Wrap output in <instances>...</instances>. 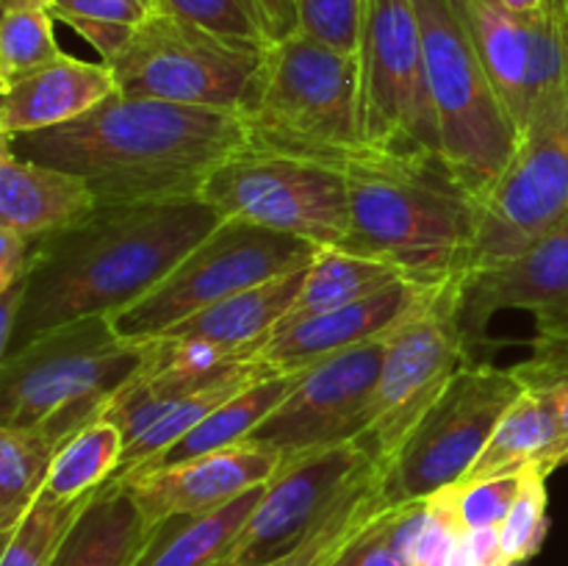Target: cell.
<instances>
[{"instance_id":"obj_32","label":"cell","mask_w":568,"mask_h":566,"mask_svg":"<svg viewBox=\"0 0 568 566\" xmlns=\"http://www.w3.org/2000/svg\"><path fill=\"white\" fill-rule=\"evenodd\" d=\"M50 9H3L0 17V92L64 55Z\"/></svg>"},{"instance_id":"obj_23","label":"cell","mask_w":568,"mask_h":566,"mask_svg":"<svg viewBox=\"0 0 568 566\" xmlns=\"http://www.w3.org/2000/svg\"><path fill=\"white\" fill-rule=\"evenodd\" d=\"M303 277L305 270H300L277 277V281L244 289V292L220 300L200 314L178 322L161 336L203 338V342L231 350V353L255 355V350L283 325L300 286H303Z\"/></svg>"},{"instance_id":"obj_15","label":"cell","mask_w":568,"mask_h":566,"mask_svg":"<svg viewBox=\"0 0 568 566\" xmlns=\"http://www.w3.org/2000/svg\"><path fill=\"white\" fill-rule=\"evenodd\" d=\"M375 464L355 438L286 455L227 564L261 566L292 549Z\"/></svg>"},{"instance_id":"obj_3","label":"cell","mask_w":568,"mask_h":566,"mask_svg":"<svg viewBox=\"0 0 568 566\" xmlns=\"http://www.w3.org/2000/svg\"><path fill=\"white\" fill-rule=\"evenodd\" d=\"M349 233L342 250L388 264L422 289L469 275L483 203L442 155L364 148L344 164Z\"/></svg>"},{"instance_id":"obj_48","label":"cell","mask_w":568,"mask_h":566,"mask_svg":"<svg viewBox=\"0 0 568 566\" xmlns=\"http://www.w3.org/2000/svg\"><path fill=\"white\" fill-rule=\"evenodd\" d=\"M549 6H552V3H549ZM555 9L560 11V17H564V26H566V31H568V0H566V3L555 6Z\"/></svg>"},{"instance_id":"obj_22","label":"cell","mask_w":568,"mask_h":566,"mask_svg":"<svg viewBox=\"0 0 568 566\" xmlns=\"http://www.w3.org/2000/svg\"><path fill=\"white\" fill-rule=\"evenodd\" d=\"M98 205L81 175L20 159L9 144L0 150V228L39 242L81 222Z\"/></svg>"},{"instance_id":"obj_10","label":"cell","mask_w":568,"mask_h":566,"mask_svg":"<svg viewBox=\"0 0 568 566\" xmlns=\"http://www.w3.org/2000/svg\"><path fill=\"white\" fill-rule=\"evenodd\" d=\"M200 198L222 220H244L342 247L349 233L347 172L338 164L247 144L216 166Z\"/></svg>"},{"instance_id":"obj_29","label":"cell","mask_w":568,"mask_h":566,"mask_svg":"<svg viewBox=\"0 0 568 566\" xmlns=\"http://www.w3.org/2000/svg\"><path fill=\"white\" fill-rule=\"evenodd\" d=\"M388 503L392 499L386 494V469L375 464L292 549L261 566H331Z\"/></svg>"},{"instance_id":"obj_25","label":"cell","mask_w":568,"mask_h":566,"mask_svg":"<svg viewBox=\"0 0 568 566\" xmlns=\"http://www.w3.org/2000/svg\"><path fill=\"white\" fill-rule=\"evenodd\" d=\"M264 486L203 514H178L153 525L148 547L136 566H220L231 558L244 527L253 519Z\"/></svg>"},{"instance_id":"obj_39","label":"cell","mask_w":568,"mask_h":566,"mask_svg":"<svg viewBox=\"0 0 568 566\" xmlns=\"http://www.w3.org/2000/svg\"><path fill=\"white\" fill-rule=\"evenodd\" d=\"M331 566H410L394 542V503H388Z\"/></svg>"},{"instance_id":"obj_36","label":"cell","mask_w":568,"mask_h":566,"mask_svg":"<svg viewBox=\"0 0 568 566\" xmlns=\"http://www.w3.org/2000/svg\"><path fill=\"white\" fill-rule=\"evenodd\" d=\"M510 370L525 392L541 397L555 411L568 449V338L536 336L530 358Z\"/></svg>"},{"instance_id":"obj_34","label":"cell","mask_w":568,"mask_h":566,"mask_svg":"<svg viewBox=\"0 0 568 566\" xmlns=\"http://www.w3.org/2000/svg\"><path fill=\"white\" fill-rule=\"evenodd\" d=\"M525 475L527 469L514 472V475L486 477V481H458L455 486L442 488L438 497L444 499L464 533L499 527L508 516L510 505L519 497Z\"/></svg>"},{"instance_id":"obj_53","label":"cell","mask_w":568,"mask_h":566,"mask_svg":"<svg viewBox=\"0 0 568 566\" xmlns=\"http://www.w3.org/2000/svg\"><path fill=\"white\" fill-rule=\"evenodd\" d=\"M220 566H231V564H227V560H225V564H220Z\"/></svg>"},{"instance_id":"obj_41","label":"cell","mask_w":568,"mask_h":566,"mask_svg":"<svg viewBox=\"0 0 568 566\" xmlns=\"http://www.w3.org/2000/svg\"><path fill=\"white\" fill-rule=\"evenodd\" d=\"M61 22H67L78 37L87 39V42L98 50L103 64H109V61L125 48L128 39L133 37V31H136L133 26H120V22H103V20H81V17H67V20Z\"/></svg>"},{"instance_id":"obj_16","label":"cell","mask_w":568,"mask_h":566,"mask_svg":"<svg viewBox=\"0 0 568 566\" xmlns=\"http://www.w3.org/2000/svg\"><path fill=\"white\" fill-rule=\"evenodd\" d=\"M386 338L344 350L311 366L303 383L244 442L275 449L281 458L325 444L358 442L386 355Z\"/></svg>"},{"instance_id":"obj_31","label":"cell","mask_w":568,"mask_h":566,"mask_svg":"<svg viewBox=\"0 0 568 566\" xmlns=\"http://www.w3.org/2000/svg\"><path fill=\"white\" fill-rule=\"evenodd\" d=\"M98 494V492H94ZM94 494L81 499H59L53 494L42 492L33 499L14 530L3 536V555L0 566H50L55 553L64 544L67 533L83 514Z\"/></svg>"},{"instance_id":"obj_21","label":"cell","mask_w":568,"mask_h":566,"mask_svg":"<svg viewBox=\"0 0 568 566\" xmlns=\"http://www.w3.org/2000/svg\"><path fill=\"white\" fill-rule=\"evenodd\" d=\"M116 92L114 72L103 61L61 55L53 64L31 72L3 92L0 137L44 131L78 120Z\"/></svg>"},{"instance_id":"obj_6","label":"cell","mask_w":568,"mask_h":566,"mask_svg":"<svg viewBox=\"0 0 568 566\" xmlns=\"http://www.w3.org/2000/svg\"><path fill=\"white\" fill-rule=\"evenodd\" d=\"M320 244L244 220H222L142 300L111 316L116 333L150 342L244 289L305 270Z\"/></svg>"},{"instance_id":"obj_52","label":"cell","mask_w":568,"mask_h":566,"mask_svg":"<svg viewBox=\"0 0 568 566\" xmlns=\"http://www.w3.org/2000/svg\"><path fill=\"white\" fill-rule=\"evenodd\" d=\"M144 3H150V6H153V0H144Z\"/></svg>"},{"instance_id":"obj_38","label":"cell","mask_w":568,"mask_h":566,"mask_svg":"<svg viewBox=\"0 0 568 566\" xmlns=\"http://www.w3.org/2000/svg\"><path fill=\"white\" fill-rule=\"evenodd\" d=\"M466 533L460 530V525L455 522V516L449 514V508L444 505V499L438 494L427 497V516L425 525H422L419 536H416L414 547H410L408 564L410 566H449L455 549H458L460 538Z\"/></svg>"},{"instance_id":"obj_18","label":"cell","mask_w":568,"mask_h":566,"mask_svg":"<svg viewBox=\"0 0 568 566\" xmlns=\"http://www.w3.org/2000/svg\"><path fill=\"white\" fill-rule=\"evenodd\" d=\"M281 461L275 449L239 442L233 447L200 455V458L159 466L148 475L125 481L122 486L131 492L150 525H159L178 514L214 511L242 497L250 488L264 486L272 481Z\"/></svg>"},{"instance_id":"obj_46","label":"cell","mask_w":568,"mask_h":566,"mask_svg":"<svg viewBox=\"0 0 568 566\" xmlns=\"http://www.w3.org/2000/svg\"><path fill=\"white\" fill-rule=\"evenodd\" d=\"M497 3L516 11V14H536V11L547 9L549 0H497Z\"/></svg>"},{"instance_id":"obj_42","label":"cell","mask_w":568,"mask_h":566,"mask_svg":"<svg viewBox=\"0 0 568 566\" xmlns=\"http://www.w3.org/2000/svg\"><path fill=\"white\" fill-rule=\"evenodd\" d=\"M33 250H37V242L9 228H0V292L28 277L33 266Z\"/></svg>"},{"instance_id":"obj_12","label":"cell","mask_w":568,"mask_h":566,"mask_svg":"<svg viewBox=\"0 0 568 566\" xmlns=\"http://www.w3.org/2000/svg\"><path fill=\"white\" fill-rule=\"evenodd\" d=\"M521 392L510 366L488 361L460 366L394 455L386 469L388 499L416 503L464 481Z\"/></svg>"},{"instance_id":"obj_17","label":"cell","mask_w":568,"mask_h":566,"mask_svg":"<svg viewBox=\"0 0 568 566\" xmlns=\"http://www.w3.org/2000/svg\"><path fill=\"white\" fill-rule=\"evenodd\" d=\"M458 305L471 353L499 311H530L536 322L568 314V214L514 259L460 277Z\"/></svg>"},{"instance_id":"obj_4","label":"cell","mask_w":568,"mask_h":566,"mask_svg":"<svg viewBox=\"0 0 568 566\" xmlns=\"http://www.w3.org/2000/svg\"><path fill=\"white\" fill-rule=\"evenodd\" d=\"M242 120L253 148L344 166L364 150L358 55L303 31L272 42Z\"/></svg>"},{"instance_id":"obj_30","label":"cell","mask_w":568,"mask_h":566,"mask_svg":"<svg viewBox=\"0 0 568 566\" xmlns=\"http://www.w3.org/2000/svg\"><path fill=\"white\" fill-rule=\"evenodd\" d=\"M125 455V436L109 416H94L55 455L42 492L59 499H81L116 475Z\"/></svg>"},{"instance_id":"obj_33","label":"cell","mask_w":568,"mask_h":566,"mask_svg":"<svg viewBox=\"0 0 568 566\" xmlns=\"http://www.w3.org/2000/svg\"><path fill=\"white\" fill-rule=\"evenodd\" d=\"M153 11L250 44H272L261 0H153Z\"/></svg>"},{"instance_id":"obj_50","label":"cell","mask_w":568,"mask_h":566,"mask_svg":"<svg viewBox=\"0 0 568 566\" xmlns=\"http://www.w3.org/2000/svg\"><path fill=\"white\" fill-rule=\"evenodd\" d=\"M564 464H568V449L564 453V458H560V466H564Z\"/></svg>"},{"instance_id":"obj_2","label":"cell","mask_w":568,"mask_h":566,"mask_svg":"<svg viewBox=\"0 0 568 566\" xmlns=\"http://www.w3.org/2000/svg\"><path fill=\"white\" fill-rule=\"evenodd\" d=\"M220 222L203 198L98 203L81 222L39 239L6 355L53 327L116 316L159 286Z\"/></svg>"},{"instance_id":"obj_24","label":"cell","mask_w":568,"mask_h":566,"mask_svg":"<svg viewBox=\"0 0 568 566\" xmlns=\"http://www.w3.org/2000/svg\"><path fill=\"white\" fill-rule=\"evenodd\" d=\"M153 525L122 483H105L83 508L50 566H136Z\"/></svg>"},{"instance_id":"obj_49","label":"cell","mask_w":568,"mask_h":566,"mask_svg":"<svg viewBox=\"0 0 568 566\" xmlns=\"http://www.w3.org/2000/svg\"><path fill=\"white\" fill-rule=\"evenodd\" d=\"M508 566H530V560H514V564H508Z\"/></svg>"},{"instance_id":"obj_44","label":"cell","mask_w":568,"mask_h":566,"mask_svg":"<svg viewBox=\"0 0 568 566\" xmlns=\"http://www.w3.org/2000/svg\"><path fill=\"white\" fill-rule=\"evenodd\" d=\"M261 6H264L266 22H270L272 42H281L300 31L297 0H261Z\"/></svg>"},{"instance_id":"obj_35","label":"cell","mask_w":568,"mask_h":566,"mask_svg":"<svg viewBox=\"0 0 568 566\" xmlns=\"http://www.w3.org/2000/svg\"><path fill=\"white\" fill-rule=\"evenodd\" d=\"M547 472H541L538 466L527 469L519 497H516L508 516L499 525V547H503V555L508 558V564H514V560H530L532 555H538L544 538H547Z\"/></svg>"},{"instance_id":"obj_14","label":"cell","mask_w":568,"mask_h":566,"mask_svg":"<svg viewBox=\"0 0 568 566\" xmlns=\"http://www.w3.org/2000/svg\"><path fill=\"white\" fill-rule=\"evenodd\" d=\"M475 48L519 137L541 100L568 81V31L555 6L516 14L497 0H458Z\"/></svg>"},{"instance_id":"obj_20","label":"cell","mask_w":568,"mask_h":566,"mask_svg":"<svg viewBox=\"0 0 568 566\" xmlns=\"http://www.w3.org/2000/svg\"><path fill=\"white\" fill-rule=\"evenodd\" d=\"M109 400H78L31 425L0 427V538L14 530L42 494L59 449L94 416L103 414Z\"/></svg>"},{"instance_id":"obj_40","label":"cell","mask_w":568,"mask_h":566,"mask_svg":"<svg viewBox=\"0 0 568 566\" xmlns=\"http://www.w3.org/2000/svg\"><path fill=\"white\" fill-rule=\"evenodd\" d=\"M50 11L55 20L81 17V20L120 22V26L139 28L153 14V6L144 0H53Z\"/></svg>"},{"instance_id":"obj_19","label":"cell","mask_w":568,"mask_h":566,"mask_svg":"<svg viewBox=\"0 0 568 566\" xmlns=\"http://www.w3.org/2000/svg\"><path fill=\"white\" fill-rule=\"evenodd\" d=\"M430 289L397 281L372 297L349 303L344 309L311 316L297 325L277 331L255 350L253 358L272 372L311 370L344 350L361 347L366 342L388 336L394 327L419 305Z\"/></svg>"},{"instance_id":"obj_27","label":"cell","mask_w":568,"mask_h":566,"mask_svg":"<svg viewBox=\"0 0 568 566\" xmlns=\"http://www.w3.org/2000/svg\"><path fill=\"white\" fill-rule=\"evenodd\" d=\"M308 375V370L297 372H270V375L258 377V381L250 383L247 388H242L239 394L227 397L225 403L216 405L197 427L186 433L178 444H172L166 453H161L159 458H153L150 464H144L142 469L133 472L125 481H133L139 475H148V472L159 469V466H172L181 464V461L200 458V455L216 453V449L233 447V444L244 442L294 388L303 383V377ZM120 481V483H125Z\"/></svg>"},{"instance_id":"obj_13","label":"cell","mask_w":568,"mask_h":566,"mask_svg":"<svg viewBox=\"0 0 568 566\" xmlns=\"http://www.w3.org/2000/svg\"><path fill=\"white\" fill-rule=\"evenodd\" d=\"M566 214L568 81L541 100L508 170L483 200L471 270L514 259Z\"/></svg>"},{"instance_id":"obj_9","label":"cell","mask_w":568,"mask_h":566,"mask_svg":"<svg viewBox=\"0 0 568 566\" xmlns=\"http://www.w3.org/2000/svg\"><path fill=\"white\" fill-rule=\"evenodd\" d=\"M270 44L216 37L153 11L109 61L116 92L242 114Z\"/></svg>"},{"instance_id":"obj_51","label":"cell","mask_w":568,"mask_h":566,"mask_svg":"<svg viewBox=\"0 0 568 566\" xmlns=\"http://www.w3.org/2000/svg\"><path fill=\"white\" fill-rule=\"evenodd\" d=\"M549 3H552V6H560V3H566V0H549Z\"/></svg>"},{"instance_id":"obj_11","label":"cell","mask_w":568,"mask_h":566,"mask_svg":"<svg viewBox=\"0 0 568 566\" xmlns=\"http://www.w3.org/2000/svg\"><path fill=\"white\" fill-rule=\"evenodd\" d=\"M148 342L116 333L111 316H87L42 333L0 358V427L31 425L64 405L111 397L144 366Z\"/></svg>"},{"instance_id":"obj_26","label":"cell","mask_w":568,"mask_h":566,"mask_svg":"<svg viewBox=\"0 0 568 566\" xmlns=\"http://www.w3.org/2000/svg\"><path fill=\"white\" fill-rule=\"evenodd\" d=\"M566 453L564 433L555 411L541 397L521 392L503 420L494 427L483 453L466 472L464 481H486V477L514 475L538 466L552 475Z\"/></svg>"},{"instance_id":"obj_43","label":"cell","mask_w":568,"mask_h":566,"mask_svg":"<svg viewBox=\"0 0 568 566\" xmlns=\"http://www.w3.org/2000/svg\"><path fill=\"white\" fill-rule=\"evenodd\" d=\"M449 566H508V558L499 547V527L466 533Z\"/></svg>"},{"instance_id":"obj_37","label":"cell","mask_w":568,"mask_h":566,"mask_svg":"<svg viewBox=\"0 0 568 566\" xmlns=\"http://www.w3.org/2000/svg\"><path fill=\"white\" fill-rule=\"evenodd\" d=\"M366 0H297L300 31L344 53H358Z\"/></svg>"},{"instance_id":"obj_47","label":"cell","mask_w":568,"mask_h":566,"mask_svg":"<svg viewBox=\"0 0 568 566\" xmlns=\"http://www.w3.org/2000/svg\"><path fill=\"white\" fill-rule=\"evenodd\" d=\"M3 9H50L53 0H0Z\"/></svg>"},{"instance_id":"obj_1","label":"cell","mask_w":568,"mask_h":566,"mask_svg":"<svg viewBox=\"0 0 568 566\" xmlns=\"http://www.w3.org/2000/svg\"><path fill=\"white\" fill-rule=\"evenodd\" d=\"M20 159L81 175L98 203L200 198L250 144L242 114L114 92L78 120L3 139Z\"/></svg>"},{"instance_id":"obj_8","label":"cell","mask_w":568,"mask_h":566,"mask_svg":"<svg viewBox=\"0 0 568 566\" xmlns=\"http://www.w3.org/2000/svg\"><path fill=\"white\" fill-rule=\"evenodd\" d=\"M355 55L361 144L392 155H442L414 0H366Z\"/></svg>"},{"instance_id":"obj_28","label":"cell","mask_w":568,"mask_h":566,"mask_svg":"<svg viewBox=\"0 0 568 566\" xmlns=\"http://www.w3.org/2000/svg\"><path fill=\"white\" fill-rule=\"evenodd\" d=\"M397 281H403L399 272L383 261L366 259V255L349 253L342 247H320L316 259L305 266L303 286H300L286 320L277 331H286V327L311 320V316L358 303V300L372 297V294L383 292Z\"/></svg>"},{"instance_id":"obj_5","label":"cell","mask_w":568,"mask_h":566,"mask_svg":"<svg viewBox=\"0 0 568 566\" xmlns=\"http://www.w3.org/2000/svg\"><path fill=\"white\" fill-rule=\"evenodd\" d=\"M414 6L442 159L483 203L508 170L521 137L477 53L458 0H414Z\"/></svg>"},{"instance_id":"obj_45","label":"cell","mask_w":568,"mask_h":566,"mask_svg":"<svg viewBox=\"0 0 568 566\" xmlns=\"http://www.w3.org/2000/svg\"><path fill=\"white\" fill-rule=\"evenodd\" d=\"M538 336H552V338H568V314L558 316V320L536 322Z\"/></svg>"},{"instance_id":"obj_7","label":"cell","mask_w":568,"mask_h":566,"mask_svg":"<svg viewBox=\"0 0 568 566\" xmlns=\"http://www.w3.org/2000/svg\"><path fill=\"white\" fill-rule=\"evenodd\" d=\"M469 338L460 325L458 283L430 289L386 338L381 375L372 388L358 444L388 469L394 455L449 386L460 366L471 364Z\"/></svg>"}]
</instances>
